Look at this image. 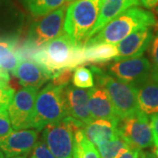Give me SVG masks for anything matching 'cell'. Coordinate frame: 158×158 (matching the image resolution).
<instances>
[{
	"instance_id": "1",
	"label": "cell",
	"mask_w": 158,
	"mask_h": 158,
	"mask_svg": "<svg viewBox=\"0 0 158 158\" xmlns=\"http://www.w3.org/2000/svg\"><path fill=\"white\" fill-rule=\"evenodd\" d=\"M156 23V17L151 11L134 6L107 23L95 36L88 40L85 45L101 42L115 44L136 30L154 27Z\"/></svg>"
},
{
	"instance_id": "2",
	"label": "cell",
	"mask_w": 158,
	"mask_h": 158,
	"mask_svg": "<svg viewBox=\"0 0 158 158\" xmlns=\"http://www.w3.org/2000/svg\"><path fill=\"white\" fill-rule=\"evenodd\" d=\"M102 0H76L67 7L63 31L76 47H85L96 24Z\"/></svg>"
},
{
	"instance_id": "3",
	"label": "cell",
	"mask_w": 158,
	"mask_h": 158,
	"mask_svg": "<svg viewBox=\"0 0 158 158\" xmlns=\"http://www.w3.org/2000/svg\"><path fill=\"white\" fill-rule=\"evenodd\" d=\"M66 85H56L51 83L38 92L34 105L32 128L39 132L47 125L56 123L68 117L65 97Z\"/></svg>"
},
{
	"instance_id": "4",
	"label": "cell",
	"mask_w": 158,
	"mask_h": 158,
	"mask_svg": "<svg viewBox=\"0 0 158 158\" xmlns=\"http://www.w3.org/2000/svg\"><path fill=\"white\" fill-rule=\"evenodd\" d=\"M90 69L95 74L98 85L107 92L118 118H123L140 111L135 85L120 81L98 67L92 66Z\"/></svg>"
},
{
	"instance_id": "5",
	"label": "cell",
	"mask_w": 158,
	"mask_h": 158,
	"mask_svg": "<svg viewBox=\"0 0 158 158\" xmlns=\"http://www.w3.org/2000/svg\"><path fill=\"white\" fill-rule=\"evenodd\" d=\"M76 46L70 37L63 34L48 41L33 55V60L50 74H55L64 69H74V56Z\"/></svg>"
},
{
	"instance_id": "6",
	"label": "cell",
	"mask_w": 158,
	"mask_h": 158,
	"mask_svg": "<svg viewBox=\"0 0 158 158\" xmlns=\"http://www.w3.org/2000/svg\"><path fill=\"white\" fill-rule=\"evenodd\" d=\"M84 127L85 125L68 116L56 123L47 125L41 130V140L56 158H73L75 133Z\"/></svg>"
},
{
	"instance_id": "7",
	"label": "cell",
	"mask_w": 158,
	"mask_h": 158,
	"mask_svg": "<svg viewBox=\"0 0 158 158\" xmlns=\"http://www.w3.org/2000/svg\"><path fill=\"white\" fill-rule=\"evenodd\" d=\"M67 6H63L34 23L30 28L27 48L35 51L58 36L62 35Z\"/></svg>"
},
{
	"instance_id": "8",
	"label": "cell",
	"mask_w": 158,
	"mask_h": 158,
	"mask_svg": "<svg viewBox=\"0 0 158 158\" xmlns=\"http://www.w3.org/2000/svg\"><path fill=\"white\" fill-rule=\"evenodd\" d=\"M118 128L119 136L127 142L130 147L144 149L154 145L148 117L141 111L120 118Z\"/></svg>"
},
{
	"instance_id": "9",
	"label": "cell",
	"mask_w": 158,
	"mask_h": 158,
	"mask_svg": "<svg viewBox=\"0 0 158 158\" xmlns=\"http://www.w3.org/2000/svg\"><path fill=\"white\" fill-rule=\"evenodd\" d=\"M38 90L22 88L14 93L8 106V114L14 130L32 128L34 105Z\"/></svg>"
},
{
	"instance_id": "10",
	"label": "cell",
	"mask_w": 158,
	"mask_h": 158,
	"mask_svg": "<svg viewBox=\"0 0 158 158\" xmlns=\"http://www.w3.org/2000/svg\"><path fill=\"white\" fill-rule=\"evenodd\" d=\"M108 70L114 77L135 87L152 76L151 63L142 56L115 61L108 66Z\"/></svg>"
},
{
	"instance_id": "11",
	"label": "cell",
	"mask_w": 158,
	"mask_h": 158,
	"mask_svg": "<svg viewBox=\"0 0 158 158\" xmlns=\"http://www.w3.org/2000/svg\"><path fill=\"white\" fill-rule=\"evenodd\" d=\"M39 134L35 129L11 131L0 137V150L6 158L27 156L38 141Z\"/></svg>"
},
{
	"instance_id": "12",
	"label": "cell",
	"mask_w": 158,
	"mask_h": 158,
	"mask_svg": "<svg viewBox=\"0 0 158 158\" xmlns=\"http://www.w3.org/2000/svg\"><path fill=\"white\" fill-rule=\"evenodd\" d=\"M154 31L151 27L138 29L117 44L118 56L115 61L141 56L149 47Z\"/></svg>"
},
{
	"instance_id": "13",
	"label": "cell",
	"mask_w": 158,
	"mask_h": 158,
	"mask_svg": "<svg viewBox=\"0 0 158 158\" xmlns=\"http://www.w3.org/2000/svg\"><path fill=\"white\" fill-rule=\"evenodd\" d=\"M12 74L23 87L36 90H39L48 80L52 79L50 74L34 60H20Z\"/></svg>"
},
{
	"instance_id": "14",
	"label": "cell",
	"mask_w": 158,
	"mask_h": 158,
	"mask_svg": "<svg viewBox=\"0 0 158 158\" xmlns=\"http://www.w3.org/2000/svg\"><path fill=\"white\" fill-rule=\"evenodd\" d=\"M65 97L69 116L86 125L93 120L89 111V91L76 88L72 85L65 86Z\"/></svg>"
},
{
	"instance_id": "15",
	"label": "cell",
	"mask_w": 158,
	"mask_h": 158,
	"mask_svg": "<svg viewBox=\"0 0 158 158\" xmlns=\"http://www.w3.org/2000/svg\"><path fill=\"white\" fill-rule=\"evenodd\" d=\"M119 118H97L85 125L83 131L85 136L95 146L105 141H112L119 136L118 125Z\"/></svg>"
},
{
	"instance_id": "16",
	"label": "cell",
	"mask_w": 158,
	"mask_h": 158,
	"mask_svg": "<svg viewBox=\"0 0 158 158\" xmlns=\"http://www.w3.org/2000/svg\"><path fill=\"white\" fill-rule=\"evenodd\" d=\"M140 0H102L100 11L96 24L89 34L88 40L98 34L107 23L133 6L139 5Z\"/></svg>"
},
{
	"instance_id": "17",
	"label": "cell",
	"mask_w": 158,
	"mask_h": 158,
	"mask_svg": "<svg viewBox=\"0 0 158 158\" xmlns=\"http://www.w3.org/2000/svg\"><path fill=\"white\" fill-rule=\"evenodd\" d=\"M89 111L93 119L119 118L114 111L107 92L100 86L91 87L89 90ZM120 119V118H119Z\"/></svg>"
},
{
	"instance_id": "18",
	"label": "cell",
	"mask_w": 158,
	"mask_h": 158,
	"mask_svg": "<svg viewBox=\"0 0 158 158\" xmlns=\"http://www.w3.org/2000/svg\"><path fill=\"white\" fill-rule=\"evenodd\" d=\"M140 111L152 116L158 113V81L151 77L136 87Z\"/></svg>"
},
{
	"instance_id": "19",
	"label": "cell",
	"mask_w": 158,
	"mask_h": 158,
	"mask_svg": "<svg viewBox=\"0 0 158 158\" xmlns=\"http://www.w3.org/2000/svg\"><path fill=\"white\" fill-rule=\"evenodd\" d=\"M85 62H104L114 59L118 56L117 46L112 43H96L85 45Z\"/></svg>"
},
{
	"instance_id": "20",
	"label": "cell",
	"mask_w": 158,
	"mask_h": 158,
	"mask_svg": "<svg viewBox=\"0 0 158 158\" xmlns=\"http://www.w3.org/2000/svg\"><path fill=\"white\" fill-rule=\"evenodd\" d=\"M73 158H101L95 145L85 136L83 128H78L75 133Z\"/></svg>"
},
{
	"instance_id": "21",
	"label": "cell",
	"mask_w": 158,
	"mask_h": 158,
	"mask_svg": "<svg viewBox=\"0 0 158 158\" xmlns=\"http://www.w3.org/2000/svg\"><path fill=\"white\" fill-rule=\"evenodd\" d=\"M21 58L10 41L0 40V67L6 71H13Z\"/></svg>"
},
{
	"instance_id": "22",
	"label": "cell",
	"mask_w": 158,
	"mask_h": 158,
	"mask_svg": "<svg viewBox=\"0 0 158 158\" xmlns=\"http://www.w3.org/2000/svg\"><path fill=\"white\" fill-rule=\"evenodd\" d=\"M25 3L33 15L41 17L64 6L66 0H25Z\"/></svg>"
},
{
	"instance_id": "23",
	"label": "cell",
	"mask_w": 158,
	"mask_h": 158,
	"mask_svg": "<svg viewBox=\"0 0 158 158\" xmlns=\"http://www.w3.org/2000/svg\"><path fill=\"white\" fill-rule=\"evenodd\" d=\"M97 147L101 158H118L119 155L130 146L127 141L118 136L114 140L105 141Z\"/></svg>"
},
{
	"instance_id": "24",
	"label": "cell",
	"mask_w": 158,
	"mask_h": 158,
	"mask_svg": "<svg viewBox=\"0 0 158 158\" xmlns=\"http://www.w3.org/2000/svg\"><path fill=\"white\" fill-rule=\"evenodd\" d=\"M72 84L77 88L86 89L94 86V78L91 69L85 66H78L75 69L72 76Z\"/></svg>"
},
{
	"instance_id": "25",
	"label": "cell",
	"mask_w": 158,
	"mask_h": 158,
	"mask_svg": "<svg viewBox=\"0 0 158 158\" xmlns=\"http://www.w3.org/2000/svg\"><path fill=\"white\" fill-rule=\"evenodd\" d=\"M154 34L149 44V56L151 58L152 77L158 81V23L154 26Z\"/></svg>"
},
{
	"instance_id": "26",
	"label": "cell",
	"mask_w": 158,
	"mask_h": 158,
	"mask_svg": "<svg viewBox=\"0 0 158 158\" xmlns=\"http://www.w3.org/2000/svg\"><path fill=\"white\" fill-rule=\"evenodd\" d=\"M14 95V89L9 85V81L0 78V112L8 109Z\"/></svg>"
},
{
	"instance_id": "27",
	"label": "cell",
	"mask_w": 158,
	"mask_h": 158,
	"mask_svg": "<svg viewBox=\"0 0 158 158\" xmlns=\"http://www.w3.org/2000/svg\"><path fill=\"white\" fill-rule=\"evenodd\" d=\"M29 158H56L42 140L37 141L28 155Z\"/></svg>"
},
{
	"instance_id": "28",
	"label": "cell",
	"mask_w": 158,
	"mask_h": 158,
	"mask_svg": "<svg viewBox=\"0 0 158 158\" xmlns=\"http://www.w3.org/2000/svg\"><path fill=\"white\" fill-rule=\"evenodd\" d=\"M11 131H13V128L11 127L8 111L6 110L1 111L0 112V137L8 135Z\"/></svg>"
},
{
	"instance_id": "29",
	"label": "cell",
	"mask_w": 158,
	"mask_h": 158,
	"mask_svg": "<svg viewBox=\"0 0 158 158\" xmlns=\"http://www.w3.org/2000/svg\"><path fill=\"white\" fill-rule=\"evenodd\" d=\"M72 76V69H64L56 74H55L52 77L53 84L56 85H66L69 82V79Z\"/></svg>"
},
{
	"instance_id": "30",
	"label": "cell",
	"mask_w": 158,
	"mask_h": 158,
	"mask_svg": "<svg viewBox=\"0 0 158 158\" xmlns=\"http://www.w3.org/2000/svg\"><path fill=\"white\" fill-rule=\"evenodd\" d=\"M140 150L141 149L136 148H127V149H125L124 151L119 155L118 158H139Z\"/></svg>"
},
{
	"instance_id": "31",
	"label": "cell",
	"mask_w": 158,
	"mask_h": 158,
	"mask_svg": "<svg viewBox=\"0 0 158 158\" xmlns=\"http://www.w3.org/2000/svg\"><path fill=\"white\" fill-rule=\"evenodd\" d=\"M142 6L147 9L156 10L158 12V0H141Z\"/></svg>"
},
{
	"instance_id": "32",
	"label": "cell",
	"mask_w": 158,
	"mask_h": 158,
	"mask_svg": "<svg viewBox=\"0 0 158 158\" xmlns=\"http://www.w3.org/2000/svg\"><path fill=\"white\" fill-rule=\"evenodd\" d=\"M139 158H157V156L150 151L141 149L139 153Z\"/></svg>"
},
{
	"instance_id": "33",
	"label": "cell",
	"mask_w": 158,
	"mask_h": 158,
	"mask_svg": "<svg viewBox=\"0 0 158 158\" xmlns=\"http://www.w3.org/2000/svg\"><path fill=\"white\" fill-rule=\"evenodd\" d=\"M0 78L6 81H10V75L8 74V71H6V69H2L1 67H0Z\"/></svg>"
},
{
	"instance_id": "34",
	"label": "cell",
	"mask_w": 158,
	"mask_h": 158,
	"mask_svg": "<svg viewBox=\"0 0 158 158\" xmlns=\"http://www.w3.org/2000/svg\"><path fill=\"white\" fill-rule=\"evenodd\" d=\"M154 154H155L158 158V145L155 146V148H154Z\"/></svg>"
},
{
	"instance_id": "35",
	"label": "cell",
	"mask_w": 158,
	"mask_h": 158,
	"mask_svg": "<svg viewBox=\"0 0 158 158\" xmlns=\"http://www.w3.org/2000/svg\"><path fill=\"white\" fill-rule=\"evenodd\" d=\"M0 158H5V155L3 154V152L0 150Z\"/></svg>"
},
{
	"instance_id": "36",
	"label": "cell",
	"mask_w": 158,
	"mask_h": 158,
	"mask_svg": "<svg viewBox=\"0 0 158 158\" xmlns=\"http://www.w3.org/2000/svg\"><path fill=\"white\" fill-rule=\"evenodd\" d=\"M73 1H75V0H66L67 3H71V2H73Z\"/></svg>"
},
{
	"instance_id": "37",
	"label": "cell",
	"mask_w": 158,
	"mask_h": 158,
	"mask_svg": "<svg viewBox=\"0 0 158 158\" xmlns=\"http://www.w3.org/2000/svg\"><path fill=\"white\" fill-rule=\"evenodd\" d=\"M12 158H27V156H16V157H12Z\"/></svg>"
}]
</instances>
